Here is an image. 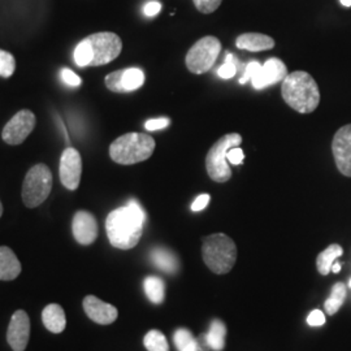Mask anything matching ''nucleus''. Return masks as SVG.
<instances>
[{"instance_id":"58836bf2","label":"nucleus","mask_w":351,"mask_h":351,"mask_svg":"<svg viewBox=\"0 0 351 351\" xmlns=\"http://www.w3.org/2000/svg\"><path fill=\"white\" fill-rule=\"evenodd\" d=\"M343 7H351V0H339Z\"/></svg>"},{"instance_id":"393cba45","label":"nucleus","mask_w":351,"mask_h":351,"mask_svg":"<svg viewBox=\"0 0 351 351\" xmlns=\"http://www.w3.org/2000/svg\"><path fill=\"white\" fill-rule=\"evenodd\" d=\"M173 339L178 351H198L201 349V341L194 339L188 329H177Z\"/></svg>"},{"instance_id":"6e6552de","label":"nucleus","mask_w":351,"mask_h":351,"mask_svg":"<svg viewBox=\"0 0 351 351\" xmlns=\"http://www.w3.org/2000/svg\"><path fill=\"white\" fill-rule=\"evenodd\" d=\"M221 51L220 40L213 36L203 37L195 42L189 50L185 63L189 71L194 75H203L208 72L216 63Z\"/></svg>"},{"instance_id":"20e7f679","label":"nucleus","mask_w":351,"mask_h":351,"mask_svg":"<svg viewBox=\"0 0 351 351\" xmlns=\"http://www.w3.org/2000/svg\"><path fill=\"white\" fill-rule=\"evenodd\" d=\"M155 139L145 133H126L114 139L110 146V156L114 163L132 165L151 158L155 151Z\"/></svg>"},{"instance_id":"f8f14e48","label":"nucleus","mask_w":351,"mask_h":351,"mask_svg":"<svg viewBox=\"0 0 351 351\" xmlns=\"http://www.w3.org/2000/svg\"><path fill=\"white\" fill-rule=\"evenodd\" d=\"M332 152L339 172L351 177V124L336 132L332 141Z\"/></svg>"},{"instance_id":"f257e3e1","label":"nucleus","mask_w":351,"mask_h":351,"mask_svg":"<svg viewBox=\"0 0 351 351\" xmlns=\"http://www.w3.org/2000/svg\"><path fill=\"white\" fill-rule=\"evenodd\" d=\"M146 223V213L136 199L113 210L107 216L106 230L113 247L130 250L138 245Z\"/></svg>"},{"instance_id":"1a4fd4ad","label":"nucleus","mask_w":351,"mask_h":351,"mask_svg":"<svg viewBox=\"0 0 351 351\" xmlns=\"http://www.w3.org/2000/svg\"><path fill=\"white\" fill-rule=\"evenodd\" d=\"M36 114L29 110H21L13 116L4 126L1 132V138L8 145H21L36 128Z\"/></svg>"},{"instance_id":"473e14b6","label":"nucleus","mask_w":351,"mask_h":351,"mask_svg":"<svg viewBox=\"0 0 351 351\" xmlns=\"http://www.w3.org/2000/svg\"><path fill=\"white\" fill-rule=\"evenodd\" d=\"M226 159H228V162H230V163L234 164V165H239L245 159L243 151H242V149H239V147H233V149L228 151Z\"/></svg>"},{"instance_id":"5701e85b","label":"nucleus","mask_w":351,"mask_h":351,"mask_svg":"<svg viewBox=\"0 0 351 351\" xmlns=\"http://www.w3.org/2000/svg\"><path fill=\"white\" fill-rule=\"evenodd\" d=\"M143 288L147 298L155 304H160L165 297V284L159 277H146L143 281Z\"/></svg>"},{"instance_id":"bb28decb","label":"nucleus","mask_w":351,"mask_h":351,"mask_svg":"<svg viewBox=\"0 0 351 351\" xmlns=\"http://www.w3.org/2000/svg\"><path fill=\"white\" fill-rule=\"evenodd\" d=\"M14 69H16V60L12 53L0 50V77L10 78L14 73Z\"/></svg>"},{"instance_id":"ddd939ff","label":"nucleus","mask_w":351,"mask_h":351,"mask_svg":"<svg viewBox=\"0 0 351 351\" xmlns=\"http://www.w3.org/2000/svg\"><path fill=\"white\" fill-rule=\"evenodd\" d=\"M30 337V320L24 310L12 315L7 330V341L13 351H25Z\"/></svg>"},{"instance_id":"aec40b11","label":"nucleus","mask_w":351,"mask_h":351,"mask_svg":"<svg viewBox=\"0 0 351 351\" xmlns=\"http://www.w3.org/2000/svg\"><path fill=\"white\" fill-rule=\"evenodd\" d=\"M150 259L152 264L163 271L165 274L173 275L178 271V259L175 254L165 247H155L150 252Z\"/></svg>"},{"instance_id":"c756f323","label":"nucleus","mask_w":351,"mask_h":351,"mask_svg":"<svg viewBox=\"0 0 351 351\" xmlns=\"http://www.w3.org/2000/svg\"><path fill=\"white\" fill-rule=\"evenodd\" d=\"M62 80H63L64 84H66L68 86H72V88H78L82 85V80L75 75V72L72 69H68V68H63L62 69Z\"/></svg>"},{"instance_id":"4be33fe9","label":"nucleus","mask_w":351,"mask_h":351,"mask_svg":"<svg viewBox=\"0 0 351 351\" xmlns=\"http://www.w3.org/2000/svg\"><path fill=\"white\" fill-rule=\"evenodd\" d=\"M226 324L221 320H213L207 335H204L208 349L221 351L226 346Z\"/></svg>"},{"instance_id":"4c0bfd02","label":"nucleus","mask_w":351,"mask_h":351,"mask_svg":"<svg viewBox=\"0 0 351 351\" xmlns=\"http://www.w3.org/2000/svg\"><path fill=\"white\" fill-rule=\"evenodd\" d=\"M332 271H333L335 274H339V271H341V264H333V267H332Z\"/></svg>"},{"instance_id":"a19ab883","label":"nucleus","mask_w":351,"mask_h":351,"mask_svg":"<svg viewBox=\"0 0 351 351\" xmlns=\"http://www.w3.org/2000/svg\"><path fill=\"white\" fill-rule=\"evenodd\" d=\"M349 287H350V288H351V278H350V281H349Z\"/></svg>"},{"instance_id":"dca6fc26","label":"nucleus","mask_w":351,"mask_h":351,"mask_svg":"<svg viewBox=\"0 0 351 351\" xmlns=\"http://www.w3.org/2000/svg\"><path fill=\"white\" fill-rule=\"evenodd\" d=\"M84 310L94 323L101 324V326L112 324L119 316L117 308L114 306L106 303L94 295L85 297Z\"/></svg>"},{"instance_id":"e433bc0d","label":"nucleus","mask_w":351,"mask_h":351,"mask_svg":"<svg viewBox=\"0 0 351 351\" xmlns=\"http://www.w3.org/2000/svg\"><path fill=\"white\" fill-rule=\"evenodd\" d=\"M207 348H208V346H207V342H206V337L202 336L201 349L198 351H207Z\"/></svg>"},{"instance_id":"c85d7f7f","label":"nucleus","mask_w":351,"mask_h":351,"mask_svg":"<svg viewBox=\"0 0 351 351\" xmlns=\"http://www.w3.org/2000/svg\"><path fill=\"white\" fill-rule=\"evenodd\" d=\"M193 1L195 8L204 14L215 12L223 3V0H193Z\"/></svg>"},{"instance_id":"412c9836","label":"nucleus","mask_w":351,"mask_h":351,"mask_svg":"<svg viewBox=\"0 0 351 351\" xmlns=\"http://www.w3.org/2000/svg\"><path fill=\"white\" fill-rule=\"evenodd\" d=\"M342 254H343V250L337 243H333L329 247H326V250L322 251L316 259L319 274L326 276L332 271V267L336 262V259L339 258Z\"/></svg>"},{"instance_id":"a211bd4d","label":"nucleus","mask_w":351,"mask_h":351,"mask_svg":"<svg viewBox=\"0 0 351 351\" xmlns=\"http://www.w3.org/2000/svg\"><path fill=\"white\" fill-rule=\"evenodd\" d=\"M21 263L16 254L7 246H0V280L12 281L21 274Z\"/></svg>"},{"instance_id":"ea45409f","label":"nucleus","mask_w":351,"mask_h":351,"mask_svg":"<svg viewBox=\"0 0 351 351\" xmlns=\"http://www.w3.org/2000/svg\"><path fill=\"white\" fill-rule=\"evenodd\" d=\"M1 215H3V204H1V202H0V217H1Z\"/></svg>"},{"instance_id":"39448f33","label":"nucleus","mask_w":351,"mask_h":351,"mask_svg":"<svg viewBox=\"0 0 351 351\" xmlns=\"http://www.w3.org/2000/svg\"><path fill=\"white\" fill-rule=\"evenodd\" d=\"M202 255L206 265L213 274H228L237 261V247L234 241L223 233L211 234L203 239Z\"/></svg>"},{"instance_id":"9b49d317","label":"nucleus","mask_w":351,"mask_h":351,"mask_svg":"<svg viewBox=\"0 0 351 351\" xmlns=\"http://www.w3.org/2000/svg\"><path fill=\"white\" fill-rule=\"evenodd\" d=\"M60 181L68 190H75L80 186L81 175H82V159L80 152L68 147L64 150L60 158Z\"/></svg>"},{"instance_id":"9d476101","label":"nucleus","mask_w":351,"mask_h":351,"mask_svg":"<svg viewBox=\"0 0 351 351\" xmlns=\"http://www.w3.org/2000/svg\"><path fill=\"white\" fill-rule=\"evenodd\" d=\"M104 82L113 93L124 94L138 90L145 84V73L139 68H126L110 73Z\"/></svg>"},{"instance_id":"2eb2a0df","label":"nucleus","mask_w":351,"mask_h":351,"mask_svg":"<svg viewBox=\"0 0 351 351\" xmlns=\"http://www.w3.org/2000/svg\"><path fill=\"white\" fill-rule=\"evenodd\" d=\"M72 232L80 245L88 246L98 237V223L93 213L88 211L75 213L72 221Z\"/></svg>"},{"instance_id":"7ed1b4c3","label":"nucleus","mask_w":351,"mask_h":351,"mask_svg":"<svg viewBox=\"0 0 351 351\" xmlns=\"http://www.w3.org/2000/svg\"><path fill=\"white\" fill-rule=\"evenodd\" d=\"M281 95L290 108L300 113L314 112L320 103V91L314 77L303 71L287 75Z\"/></svg>"},{"instance_id":"2f4dec72","label":"nucleus","mask_w":351,"mask_h":351,"mask_svg":"<svg viewBox=\"0 0 351 351\" xmlns=\"http://www.w3.org/2000/svg\"><path fill=\"white\" fill-rule=\"evenodd\" d=\"M169 119H167V117H159V119H151L149 120L146 124H145V128L147 129V130H150V132H155V130H160V129H164V128H167V126L169 125Z\"/></svg>"},{"instance_id":"c9c22d12","label":"nucleus","mask_w":351,"mask_h":351,"mask_svg":"<svg viewBox=\"0 0 351 351\" xmlns=\"http://www.w3.org/2000/svg\"><path fill=\"white\" fill-rule=\"evenodd\" d=\"M160 10H162V4H160L159 1L152 0V1H149V3L145 5L143 12H145L146 16L152 17V16H156L158 13L160 12Z\"/></svg>"},{"instance_id":"f03ea898","label":"nucleus","mask_w":351,"mask_h":351,"mask_svg":"<svg viewBox=\"0 0 351 351\" xmlns=\"http://www.w3.org/2000/svg\"><path fill=\"white\" fill-rule=\"evenodd\" d=\"M123 50V42L114 33L101 32L82 39L75 49V63L81 66H101L113 62Z\"/></svg>"},{"instance_id":"4468645a","label":"nucleus","mask_w":351,"mask_h":351,"mask_svg":"<svg viewBox=\"0 0 351 351\" xmlns=\"http://www.w3.org/2000/svg\"><path fill=\"white\" fill-rule=\"evenodd\" d=\"M288 75V68L284 62L280 59L272 58L267 60L262 65L261 71L251 80L252 86L256 90H262L269 85H275L277 82H281Z\"/></svg>"},{"instance_id":"a878e982","label":"nucleus","mask_w":351,"mask_h":351,"mask_svg":"<svg viewBox=\"0 0 351 351\" xmlns=\"http://www.w3.org/2000/svg\"><path fill=\"white\" fill-rule=\"evenodd\" d=\"M143 343L149 351H169V345L165 336L156 329H152L145 336Z\"/></svg>"},{"instance_id":"423d86ee","label":"nucleus","mask_w":351,"mask_h":351,"mask_svg":"<svg viewBox=\"0 0 351 351\" xmlns=\"http://www.w3.org/2000/svg\"><path fill=\"white\" fill-rule=\"evenodd\" d=\"M242 137L239 133H229L216 141L206 156V169L215 182H226L232 177V169L228 164L226 154L233 147H239Z\"/></svg>"},{"instance_id":"0eeeda50","label":"nucleus","mask_w":351,"mask_h":351,"mask_svg":"<svg viewBox=\"0 0 351 351\" xmlns=\"http://www.w3.org/2000/svg\"><path fill=\"white\" fill-rule=\"evenodd\" d=\"M52 189V173L46 164H36L26 173L23 201L27 208H36L46 201Z\"/></svg>"},{"instance_id":"b1692460","label":"nucleus","mask_w":351,"mask_h":351,"mask_svg":"<svg viewBox=\"0 0 351 351\" xmlns=\"http://www.w3.org/2000/svg\"><path fill=\"white\" fill-rule=\"evenodd\" d=\"M345 300H346V287L343 282H337L332 289L329 298L324 303L326 314H337Z\"/></svg>"},{"instance_id":"7c9ffc66","label":"nucleus","mask_w":351,"mask_h":351,"mask_svg":"<svg viewBox=\"0 0 351 351\" xmlns=\"http://www.w3.org/2000/svg\"><path fill=\"white\" fill-rule=\"evenodd\" d=\"M262 65L258 63V62H251V63L246 65V69H245V73L239 78V84H246L247 81H251L256 73L261 71Z\"/></svg>"},{"instance_id":"6ab92c4d","label":"nucleus","mask_w":351,"mask_h":351,"mask_svg":"<svg viewBox=\"0 0 351 351\" xmlns=\"http://www.w3.org/2000/svg\"><path fill=\"white\" fill-rule=\"evenodd\" d=\"M42 322L51 333H62L66 326V317L63 307L51 303L42 311Z\"/></svg>"},{"instance_id":"72a5a7b5","label":"nucleus","mask_w":351,"mask_h":351,"mask_svg":"<svg viewBox=\"0 0 351 351\" xmlns=\"http://www.w3.org/2000/svg\"><path fill=\"white\" fill-rule=\"evenodd\" d=\"M210 201H211V197H210L208 194H202L195 201L193 202V204H191V211H194V213L203 211V210L208 206Z\"/></svg>"},{"instance_id":"cd10ccee","label":"nucleus","mask_w":351,"mask_h":351,"mask_svg":"<svg viewBox=\"0 0 351 351\" xmlns=\"http://www.w3.org/2000/svg\"><path fill=\"white\" fill-rule=\"evenodd\" d=\"M217 75H220L223 80H230L237 75V65L232 53H226V63L219 68Z\"/></svg>"},{"instance_id":"f3484780","label":"nucleus","mask_w":351,"mask_h":351,"mask_svg":"<svg viewBox=\"0 0 351 351\" xmlns=\"http://www.w3.org/2000/svg\"><path fill=\"white\" fill-rule=\"evenodd\" d=\"M236 46L239 50L261 52L272 50L275 47V40L274 38L261 33H245L236 39Z\"/></svg>"},{"instance_id":"f704fd0d","label":"nucleus","mask_w":351,"mask_h":351,"mask_svg":"<svg viewBox=\"0 0 351 351\" xmlns=\"http://www.w3.org/2000/svg\"><path fill=\"white\" fill-rule=\"evenodd\" d=\"M307 323L311 326H320L326 324V315L320 310H314L307 317Z\"/></svg>"}]
</instances>
